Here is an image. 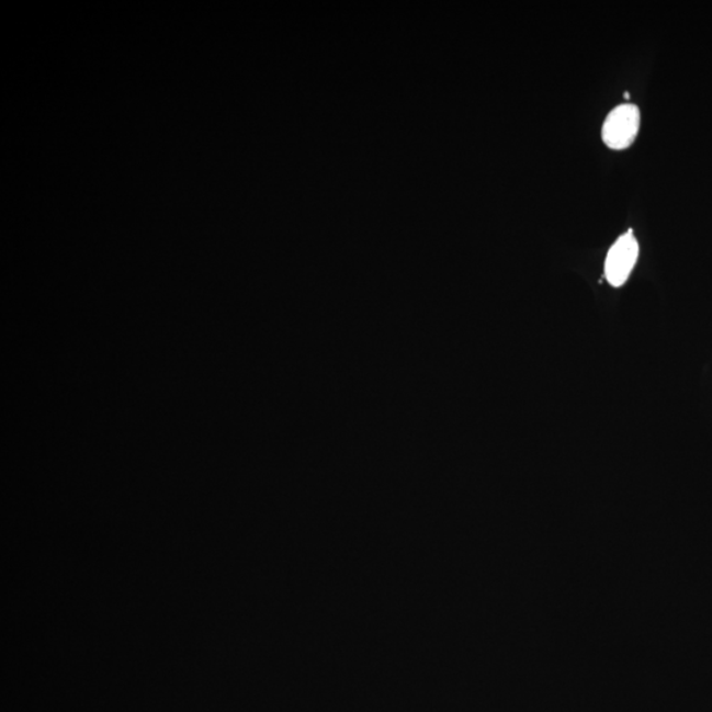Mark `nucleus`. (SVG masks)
I'll return each instance as SVG.
<instances>
[{
    "instance_id": "f257e3e1",
    "label": "nucleus",
    "mask_w": 712,
    "mask_h": 712,
    "mask_svg": "<svg viewBox=\"0 0 712 712\" xmlns=\"http://www.w3.org/2000/svg\"><path fill=\"white\" fill-rule=\"evenodd\" d=\"M640 110L635 104L624 103L607 115L602 137L604 145L615 151H622L633 145L640 129Z\"/></svg>"
},
{
    "instance_id": "f03ea898",
    "label": "nucleus",
    "mask_w": 712,
    "mask_h": 712,
    "mask_svg": "<svg viewBox=\"0 0 712 712\" xmlns=\"http://www.w3.org/2000/svg\"><path fill=\"white\" fill-rule=\"evenodd\" d=\"M638 258V244L633 231L622 235L607 253L604 274L612 286H622L629 280Z\"/></svg>"
}]
</instances>
